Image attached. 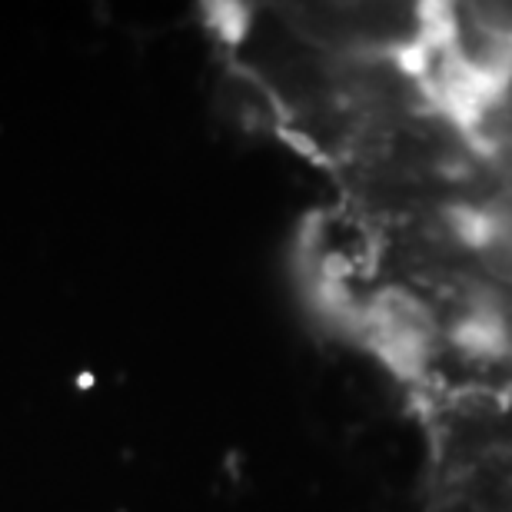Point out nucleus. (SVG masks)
Here are the masks:
<instances>
[{"mask_svg":"<svg viewBox=\"0 0 512 512\" xmlns=\"http://www.w3.org/2000/svg\"><path fill=\"white\" fill-rule=\"evenodd\" d=\"M446 220L456 250L469 256L489 283L512 293V177L456 200Z\"/></svg>","mask_w":512,"mask_h":512,"instance_id":"f257e3e1","label":"nucleus"}]
</instances>
